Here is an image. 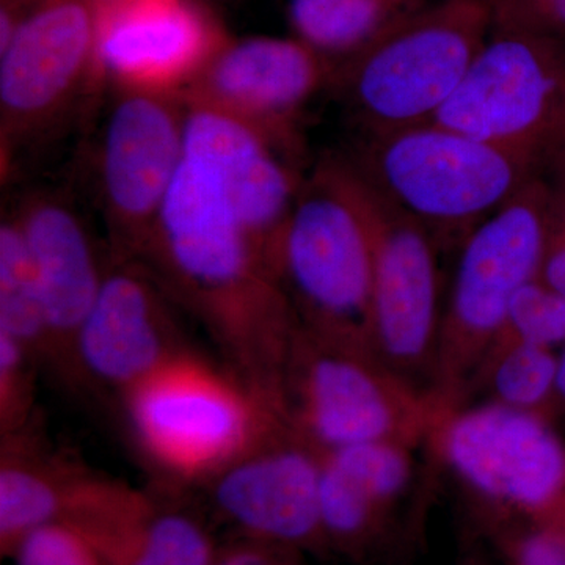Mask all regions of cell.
<instances>
[{"mask_svg":"<svg viewBox=\"0 0 565 565\" xmlns=\"http://www.w3.org/2000/svg\"><path fill=\"white\" fill-rule=\"evenodd\" d=\"M0 460V553L9 557L24 535L62 522L90 473L32 448L22 433L6 435Z\"/></svg>","mask_w":565,"mask_h":565,"instance_id":"20","label":"cell"},{"mask_svg":"<svg viewBox=\"0 0 565 565\" xmlns=\"http://www.w3.org/2000/svg\"><path fill=\"white\" fill-rule=\"evenodd\" d=\"M13 217L28 244L43 299L47 356L68 379H77L76 338L98 299L107 269L96 256L87 226L70 200L35 193Z\"/></svg>","mask_w":565,"mask_h":565,"instance_id":"18","label":"cell"},{"mask_svg":"<svg viewBox=\"0 0 565 565\" xmlns=\"http://www.w3.org/2000/svg\"><path fill=\"white\" fill-rule=\"evenodd\" d=\"M211 565H303L299 553L239 537V541L218 546Z\"/></svg>","mask_w":565,"mask_h":565,"instance_id":"32","label":"cell"},{"mask_svg":"<svg viewBox=\"0 0 565 565\" xmlns=\"http://www.w3.org/2000/svg\"><path fill=\"white\" fill-rule=\"evenodd\" d=\"M92 2L93 6H95L96 11H99L111 6V3L117 2V0H92Z\"/></svg>","mask_w":565,"mask_h":565,"instance_id":"36","label":"cell"},{"mask_svg":"<svg viewBox=\"0 0 565 565\" xmlns=\"http://www.w3.org/2000/svg\"><path fill=\"white\" fill-rule=\"evenodd\" d=\"M333 76L332 63L294 35L230 39L181 98L250 122L294 156L300 114Z\"/></svg>","mask_w":565,"mask_h":565,"instance_id":"13","label":"cell"},{"mask_svg":"<svg viewBox=\"0 0 565 565\" xmlns=\"http://www.w3.org/2000/svg\"><path fill=\"white\" fill-rule=\"evenodd\" d=\"M493 29L489 0L423 3L334 68L363 136L434 121Z\"/></svg>","mask_w":565,"mask_h":565,"instance_id":"4","label":"cell"},{"mask_svg":"<svg viewBox=\"0 0 565 565\" xmlns=\"http://www.w3.org/2000/svg\"><path fill=\"white\" fill-rule=\"evenodd\" d=\"M411 448L394 441H373L322 455L390 512L411 484Z\"/></svg>","mask_w":565,"mask_h":565,"instance_id":"25","label":"cell"},{"mask_svg":"<svg viewBox=\"0 0 565 565\" xmlns=\"http://www.w3.org/2000/svg\"><path fill=\"white\" fill-rule=\"evenodd\" d=\"M182 103L184 158L210 174L280 275L281 237L303 182L291 156L250 122L206 104Z\"/></svg>","mask_w":565,"mask_h":565,"instance_id":"15","label":"cell"},{"mask_svg":"<svg viewBox=\"0 0 565 565\" xmlns=\"http://www.w3.org/2000/svg\"><path fill=\"white\" fill-rule=\"evenodd\" d=\"M341 159L373 247V351L394 374L415 386L414 375L427 367L435 373L437 363L444 315L438 245L419 223L364 180L348 156Z\"/></svg>","mask_w":565,"mask_h":565,"instance_id":"10","label":"cell"},{"mask_svg":"<svg viewBox=\"0 0 565 565\" xmlns=\"http://www.w3.org/2000/svg\"><path fill=\"white\" fill-rule=\"evenodd\" d=\"M63 522L77 527L107 565H211L218 548L191 512L96 476Z\"/></svg>","mask_w":565,"mask_h":565,"instance_id":"19","label":"cell"},{"mask_svg":"<svg viewBox=\"0 0 565 565\" xmlns=\"http://www.w3.org/2000/svg\"><path fill=\"white\" fill-rule=\"evenodd\" d=\"M553 189V188H552ZM539 280L565 297V203L553 191V210Z\"/></svg>","mask_w":565,"mask_h":565,"instance_id":"31","label":"cell"},{"mask_svg":"<svg viewBox=\"0 0 565 565\" xmlns=\"http://www.w3.org/2000/svg\"><path fill=\"white\" fill-rule=\"evenodd\" d=\"M460 565H490L486 559H482L481 556L478 555H468L463 557L462 563Z\"/></svg>","mask_w":565,"mask_h":565,"instance_id":"35","label":"cell"},{"mask_svg":"<svg viewBox=\"0 0 565 565\" xmlns=\"http://www.w3.org/2000/svg\"><path fill=\"white\" fill-rule=\"evenodd\" d=\"M281 393L294 433L321 452L429 437L448 403L394 374L373 351L297 327Z\"/></svg>","mask_w":565,"mask_h":565,"instance_id":"6","label":"cell"},{"mask_svg":"<svg viewBox=\"0 0 565 565\" xmlns=\"http://www.w3.org/2000/svg\"><path fill=\"white\" fill-rule=\"evenodd\" d=\"M182 162L181 96L118 87L104 125L98 162L115 258H140Z\"/></svg>","mask_w":565,"mask_h":565,"instance_id":"11","label":"cell"},{"mask_svg":"<svg viewBox=\"0 0 565 565\" xmlns=\"http://www.w3.org/2000/svg\"><path fill=\"white\" fill-rule=\"evenodd\" d=\"M137 259L115 258L102 291L76 338L77 379H90L120 394L181 355L166 291Z\"/></svg>","mask_w":565,"mask_h":565,"instance_id":"17","label":"cell"},{"mask_svg":"<svg viewBox=\"0 0 565 565\" xmlns=\"http://www.w3.org/2000/svg\"><path fill=\"white\" fill-rule=\"evenodd\" d=\"M0 332L46 360L47 330L40 282L20 225L9 215L0 225Z\"/></svg>","mask_w":565,"mask_h":565,"instance_id":"22","label":"cell"},{"mask_svg":"<svg viewBox=\"0 0 565 565\" xmlns=\"http://www.w3.org/2000/svg\"><path fill=\"white\" fill-rule=\"evenodd\" d=\"M556 404L565 405V349L559 356V370H557Z\"/></svg>","mask_w":565,"mask_h":565,"instance_id":"34","label":"cell"},{"mask_svg":"<svg viewBox=\"0 0 565 565\" xmlns=\"http://www.w3.org/2000/svg\"><path fill=\"white\" fill-rule=\"evenodd\" d=\"M493 28L565 41V0H489Z\"/></svg>","mask_w":565,"mask_h":565,"instance_id":"30","label":"cell"},{"mask_svg":"<svg viewBox=\"0 0 565 565\" xmlns=\"http://www.w3.org/2000/svg\"><path fill=\"white\" fill-rule=\"evenodd\" d=\"M494 541L509 565H565L564 526H504L497 531Z\"/></svg>","mask_w":565,"mask_h":565,"instance_id":"29","label":"cell"},{"mask_svg":"<svg viewBox=\"0 0 565 565\" xmlns=\"http://www.w3.org/2000/svg\"><path fill=\"white\" fill-rule=\"evenodd\" d=\"M438 455L498 514L565 523V445L544 415L490 403L448 405L429 434Z\"/></svg>","mask_w":565,"mask_h":565,"instance_id":"9","label":"cell"},{"mask_svg":"<svg viewBox=\"0 0 565 565\" xmlns=\"http://www.w3.org/2000/svg\"><path fill=\"white\" fill-rule=\"evenodd\" d=\"M423 3V0H288V20L294 36L337 68Z\"/></svg>","mask_w":565,"mask_h":565,"instance_id":"21","label":"cell"},{"mask_svg":"<svg viewBox=\"0 0 565 565\" xmlns=\"http://www.w3.org/2000/svg\"><path fill=\"white\" fill-rule=\"evenodd\" d=\"M565 527V525H563Z\"/></svg>","mask_w":565,"mask_h":565,"instance_id":"37","label":"cell"},{"mask_svg":"<svg viewBox=\"0 0 565 565\" xmlns=\"http://www.w3.org/2000/svg\"><path fill=\"white\" fill-rule=\"evenodd\" d=\"M35 360L20 341L0 332V427L3 437L22 433L31 418Z\"/></svg>","mask_w":565,"mask_h":565,"instance_id":"28","label":"cell"},{"mask_svg":"<svg viewBox=\"0 0 565 565\" xmlns=\"http://www.w3.org/2000/svg\"><path fill=\"white\" fill-rule=\"evenodd\" d=\"M319 514L327 550L362 557L384 535L390 512L322 455Z\"/></svg>","mask_w":565,"mask_h":565,"instance_id":"24","label":"cell"},{"mask_svg":"<svg viewBox=\"0 0 565 565\" xmlns=\"http://www.w3.org/2000/svg\"><path fill=\"white\" fill-rule=\"evenodd\" d=\"M139 259L206 327L234 373L281 392L299 323L274 264L202 167L184 158Z\"/></svg>","mask_w":565,"mask_h":565,"instance_id":"1","label":"cell"},{"mask_svg":"<svg viewBox=\"0 0 565 565\" xmlns=\"http://www.w3.org/2000/svg\"><path fill=\"white\" fill-rule=\"evenodd\" d=\"M498 338H511L546 349L565 344V297L539 278L526 282L515 294L503 332Z\"/></svg>","mask_w":565,"mask_h":565,"instance_id":"26","label":"cell"},{"mask_svg":"<svg viewBox=\"0 0 565 565\" xmlns=\"http://www.w3.org/2000/svg\"><path fill=\"white\" fill-rule=\"evenodd\" d=\"M9 559L14 565H107L98 548L66 522L50 523L24 535Z\"/></svg>","mask_w":565,"mask_h":565,"instance_id":"27","label":"cell"},{"mask_svg":"<svg viewBox=\"0 0 565 565\" xmlns=\"http://www.w3.org/2000/svg\"><path fill=\"white\" fill-rule=\"evenodd\" d=\"M145 459L178 482L211 479L255 449L292 434L281 393L222 373L182 352L121 394Z\"/></svg>","mask_w":565,"mask_h":565,"instance_id":"2","label":"cell"},{"mask_svg":"<svg viewBox=\"0 0 565 565\" xmlns=\"http://www.w3.org/2000/svg\"><path fill=\"white\" fill-rule=\"evenodd\" d=\"M92 0H33L0 46L3 152L57 120L98 79Z\"/></svg>","mask_w":565,"mask_h":565,"instance_id":"12","label":"cell"},{"mask_svg":"<svg viewBox=\"0 0 565 565\" xmlns=\"http://www.w3.org/2000/svg\"><path fill=\"white\" fill-rule=\"evenodd\" d=\"M552 210V184L539 174L460 244L435 363L437 394L449 404L481 370L515 294L539 277Z\"/></svg>","mask_w":565,"mask_h":565,"instance_id":"7","label":"cell"},{"mask_svg":"<svg viewBox=\"0 0 565 565\" xmlns=\"http://www.w3.org/2000/svg\"><path fill=\"white\" fill-rule=\"evenodd\" d=\"M434 121L548 169L565 147V41L493 28Z\"/></svg>","mask_w":565,"mask_h":565,"instance_id":"8","label":"cell"},{"mask_svg":"<svg viewBox=\"0 0 565 565\" xmlns=\"http://www.w3.org/2000/svg\"><path fill=\"white\" fill-rule=\"evenodd\" d=\"M559 356L511 338H498L478 374H486L493 403L544 415L556 405Z\"/></svg>","mask_w":565,"mask_h":565,"instance_id":"23","label":"cell"},{"mask_svg":"<svg viewBox=\"0 0 565 565\" xmlns=\"http://www.w3.org/2000/svg\"><path fill=\"white\" fill-rule=\"evenodd\" d=\"M96 13L99 77L121 88L181 96L232 39L206 0H117Z\"/></svg>","mask_w":565,"mask_h":565,"instance_id":"14","label":"cell"},{"mask_svg":"<svg viewBox=\"0 0 565 565\" xmlns=\"http://www.w3.org/2000/svg\"><path fill=\"white\" fill-rule=\"evenodd\" d=\"M348 159L438 247L462 244L527 182L545 174L522 152L438 121L363 136Z\"/></svg>","mask_w":565,"mask_h":565,"instance_id":"3","label":"cell"},{"mask_svg":"<svg viewBox=\"0 0 565 565\" xmlns=\"http://www.w3.org/2000/svg\"><path fill=\"white\" fill-rule=\"evenodd\" d=\"M322 452L296 433L228 465L211 479L212 503L241 537L292 552H326L319 481Z\"/></svg>","mask_w":565,"mask_h":565,"instance_id":"16","label":"cell"},{"mask_svg":"<svg viewBox=\"0 0 565 565\" xmlns=\"http://www.w3.org/2000/svg\"><path fill=\"white\" fill-rule=\"evenodd\" d=\"M546 177H548L553 191L565 203V152L550 163Z\"/></svg>","mask_w":565,"mask_h":565,"instance_id":"33","label":"cell"},{"mask_svg":"<svg viewBox=\"0 0 565 565\" xmlns=\"http://www.w3.org/2000/svg\"><path fill=\"white\" fill-rule=\"evenodd\" d=\"M278 267L300 329L373 351V247L341 156L303 178Z\"/></svg>","mask_w":565,"mask_h":565,"instance_id":"5","label":"cell"}]
</instances>
